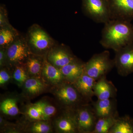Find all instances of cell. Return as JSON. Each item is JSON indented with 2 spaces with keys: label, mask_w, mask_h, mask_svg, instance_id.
<instances>
[{
  "label": "cell",
  "mask_w": 133,
  "mask_h": 133,
  "mask_svg": "<svg viewBox=\"0 0 133 133\" xmlns=\"http://www.w3.org/2000/svg\"><path fill=\"white\" fill-rule=\"evenodd\" d=\"M115 52V66L118 74L126 77L133 73V43Z\"/></svg>",
  "instance_id": "cell-8"
},
{
  "label": "cell",
  "mask_w": 133,
  "mask_h": 133,
  "mask_svg": "<svg viewBox=\"0 0 133 133\" xmlns=\"http://www.w3.org/2000/svg\"><path fill=\"white\" fill-rule=\"evenodd\" d=\"M37 102L42 109L44 120L50 121L56 113V108L48 101L42 100Z\"/></svg>",
  "instance_id": "cell-25"
},
{
  "label": "cell",
  "mask_w": 133,
  "mask_h": 133,
  "mask_svg": "<svg viewBox=\"0 0 133 133\" xmlns=\"http://www.w3.org/2000/svg\"><path fill=\"white\" fill-rule=\"evenodd\" d=\"M94 91V95L99 100L114 98L117 93V90L114 85L107 79L106 76L96 81Z\"/></svg>",
  "instance_id": "cell-15"
},
{
  "label": "cell",
  "mask_w": 133,
  "mask_h": 133,
  "mask_svg": "<svg viewBox=\"0 0 133 133\" xmlns=\"http://www.w3.org/2000/svg\"><path fill=\"white\" fill-rule=\"evenodd\" d=\"M118 116V115L117 114L113 116L98 119L92 133H109Z\"/></svg>",
  "instance_id": "cell-22"
},
{
  "label": "cell",
  "mask_w": 133,
  "mask_h": 133,
  "mask_svg": "<svg viewBox=\"0 0 133 133\" xmlns=\"http://www.w3.org/2000/svg\"><path fill=\"white\" fill-rule=\"evenodd\" d=\"M109 133H133V119L128 115L118 116Z\"/></svg>",
  "instance_id": "cell-19"
},
{
  "label": "cell",
  "mask_w": 133,
  "mask_h": 133,
  "mask_svg": "<svg viewBox=\"0 0 133 133\" xmlns=\"http://www.w3.org/2000/svg\"><path fill=\"white\" fill-rule=\"evenodd\" d=\"M96 80L84 73L74 83L75 87L87 102L91 101L94 95V88Z\"/></svg>",
  "instance_id": "cell-16"
},
{
  "label": "cell",
  "mask_w": 133,
  "mask_h": 133,
  "mask_svg": "<svg viewBox=\"0 0 133 133\" xmlns=\"http://www.w3.org/2000/svg\"><path fill=\"white\" fill-rule=\"evenodd\" d=\"M114 67V59L110 57L109 51L105 50L93 55L85 63L84 73L97 81L106 76Z\"/></svg>",
  "instance_id": "cell-4"
},
{
  "label": "cell",
  "mask_w": 133,
  "mask_h": 133,
  "mask_svg": "<svg viewBox=\"0 0 133 133\" xmlns=\"http://www.w3.org/2000/svg\"><path fill=\"white\" fill-rule=\"evenodd\" d=\"M7 66V57L6 49L1 48L0 49V67L1 69Z\"/></svg>",
  "instance_id": "cell-28"
},
{
  "label": "cell",
  "mask_w": 133,
  "mask_h": 133,
  "mask_svg": "<svg viewBox=\"0 0 133 133\" xmlns=\"http://www.w3.org/2000/svg\"><path fill=\"white\" fill-rule=\"evenodd\" d=\"M17 102V99L14 97L5 98L0 104L1 112L5 115L12 117L18 115L20 111Z\"/></svg>",
  "instance_id": "cell-21"
},
{
  "label": "cell",
  "mask_w": 133,
  "mask_h": 133,
  "mask_svg": "<svg viewBox=\"0 0 133 133\" xmlns=\"http://www.w3.org/2000/svg\"><path fill=\"white\" fill-rule=\"evenodd\" d=\"M84 12L95 22L104 23L111 19L108 0H83Z\"/></svg>",
  "instance_id": "cell-6"
},
{
  "label": "cell",
  "mask_w": 133,
  "mask_h": 133,
  "mask_svg": "<svg viewBox=\"0 0 133 133\" xmlns=\"http://www.w3.org/2000/svg\"><path fill=\"white\" fill-rule=\"evenodd\" d=\"M41 78L49 86H55L65 82L60 69L48 62L45 57Z\"/></svg>",
  "instance_id": "cell-13"
},
{
  "label": "cell",
  "mask_w": 133,
  "mask_h": 133,
  "mask_svg": "<svg viewBox=\"0 0 133 133\" xmlns=\"http://www.w3.org/2000/svg\"><path fill=\"white\" fill-rule=\"evenodd\" d=\"M114 98L99 100L93 103V109L97 119L118 114Z\"/></svg>",
  "instance_id": "cell-17"
},
{
  "label": "cell",
  "mask_w": 133,
  "mask_h": 133,
  "mask_svg": "<svg viewBox=\"0 0 133 133\" xmlns=\"http://www.w3.org/2000/svg\"><path fill=\"white\" fill-rule=\"evenodd\" d=\"M78 133H92L97 119L92 108L85 104L74 109Z\"/></svg>",
  "instance_id": "cell-7"
},
{
  "label": "cell",
  "mask_w": 133,
  "mask_h": 133,
  "mask_svg": "<svg viewBox=\"0 0 133 133\" xmlns=\"http://www.w3.org/2000/svg\"><path fill=\"white\" fill-rule=\"evenodd\" d=\"M9 68L7 67L1 69L0 71V86L3 87L12 80V73L9 71Z\"/></svg>",
  "instance_id": "cell-27"
},
{
  "label": "cell",
  "mask_w": 133,
  "mask_h": 133,
  "mask_svg": "<svg viewBox=\"0 0 133 133\" xmlns=\"http://www.w3.org/2000/svg\"><path fill=\"white\" fill-rule=\"evenodd\" d=\"M49 86L42 78L29 77L22 87V94L26 98H33L46 90Z\"/></svg>",
  "instance_id": "cell-12"
},
{
  "label": "cell",
  "mask_w": 133,
  "mask_h": 133,
  "mask_svg": "<svg viewBox=\"0 0 133 133\" xmlns=\"http://www.w3.org/2000/svg\"><path fill=\"white\" fill-rule=\"evenodd\" d=\"M85 63L77 57L60 69L65 82L73 84L84 73Z\"/></svg>",
  "instance_id": "cell-14"
},
{
  "label": "cell",
  "mask_w": 133,
  "mask_h": 133,
  "mask_svg": "<svg viewBox=\"0 0 133 133\" xmlns=\"http://www.w3.org/2000/svg\"><path fill=\"white\" fill-rule=\"evenodd\" d=\"M76 57L70 49L64 45L54 46L46 56L48 62L59 69L68 64Z\"/></svg>",
  "instance_id": "cell-10"
},
{
  "label": "cell",
  "mask_w": 133,
  "mask_h": 133,
  "mask_svg": "<svg viewBox=\"0 0 133 133\" xmlns=\"http://www.w3.org/2000/svg\"><path fill=\"white\" fill-rule=\"evenodd\" d=\"M0 25H1V28L10 25L8 22L6 12H5V11L3 10V9H1V13H0Z\"/></svg>",
  "instance_id": "cell-29"
},
{
  "label": "cell",
  "mask_w": 133,
  "mask_h": 133,
  "mask_svg": "<svg viewBox=\"0 0 133 133\" xmlns=\"http://www.w3.org/2000/svg\"><path fill=\"white\" fill-rule=\"evenodd\" d=\"M74 109H64L62 114L55 119L53 127L57 132H78Z\"/></svg>",
  "instance_id": "cell-11"
},
{
  "label": "cell",
  "mask_w": 133,
  "mask_h": 133,
  "mask_svg": "<svg viewBox=\"0 0 133 133\" xmlns=\"http://www.w3.org/2000/svg\"><path fill=\"white\" fill-rule=\"evenodd\" d=\"M12 80L19 88H22L29 78L24 64L16 65L13 68Z\"/></svg>",
  "instance_id": "cell-24"
},
{
  "label": "cell",
  "mask_w": 133,
  "mask_h": 133,
  "mask_svg": "<svg viewBox=\"0 0 133 133\" xmlns=\"http://www.w3.org/2000/svg\"><path fill=\"white\" fill-rule=\"evenodd\" d=\"M45 56L31 54L24 63L29 77L41 78Z\"/></svg>",
  "instance_id": "cell-18"
},
{
  "label": "cell",
  "mask_w": 133,
  "mask_h": 133,
  "mask_svg": "<svg viewBox=\"0 0 133 133\" xmlns=\"http://www.w3.org/2000/svg\"><path fill=\"white\" fill-rule=\"evenodd\" d=\"M30 52L33 55L46 56L55 45L52 38L38 25H34L29 29L26 38Z\"/></svg>",
  "instance_id": "cell-2"
},
{
  "label": "cell",
  "mask_w": 133,
  "mask_h": 133,
  "mask_svg": "<svg viewBox=\"0 0 133 133\" xmlns=\"http://www.w3.org/2000/svg\"><path fill=\"white\" fill-rule=\"evenodd\" d=\"M26 113L27 117L31 121L44 120L42 109L37 102L29 106Z\"/></svg>",
  "instance_id": "cell-26"
},
{
  "label": "cell",
  "mask_w": 133,
  "mask_h": 133,
  "mask_svg": "<svg viewBox=\"0 0 133 133\" xmlns=\"http://www.w3.org/2000/svg\"><path fill=\"white\" fill-rule=\"evenodd\" d=\"M53 126L49 121H31L26 128V131L32 133H50L53 132Z\"/></svg>",
  "instance_id": "cell-23"
},
{
  "label": "cell",
  "mask_w": 133,
  "mask_h": 133,
  "mask_svg": "<svg viewBox=\"0 0 133 133\" xmlns=\"http://www.w3.org/2000/svg\"><path fill=\"white\" fill-rule=\"evenodd\" d=\"M50 92L64 109H74L85 101L73 84L64 82L52 87Z\"/></svg>",
  "instance_id": "cell-3"
},
{
  "label": "cell",
  "mask_w": 133,
  "mask_h": 133,
  "mask_svg": "<svg viewBox=\"0 0 133 133\" xmlns=\"http://www.w3.org/2000/svg\"><path fill=\"white\" fill-rule=\"evenodd\" d=\"M7 66L9 68L24 64L32 53L27 44L26 38L18 37L6 48Z\"/></svg>",
  "instance_id": "cell-5"
},
{
  "label": "cell",
  "mask_w": 133,
  "mask_h": 133,
  "mask_svg": "<svg viewBox=\"0 0 133 133\" xmlns=\"http://www.w3.org/2000/svg\"><path fill=\"white\" fill-rule=\"evenodd\" d=\"M131 22L110 19L104 24L100 44L105 49L116 51L133 43V25Z\"/></svg>",
  "instance_id": "cell-1"
},
{
  "label": "cell",
  "mask_w": 133,
  "mask_h": 133,
  "mask_svg": "<svg viewBox=\"0 0 133 133\" xmlns=\"http://www.w3.org/2000/svg\"><path fill=\"white\" fill-rule=\"evenodd\" d=\"M16 30L11 25L1 27L0 29V47L6 49L18 37Z\"/></svg>",
  "instance_id": "cell-20"
},
{
  "label": "cell",
  "mask_w": 133,
  "mask_h": 133,
  "mask_svg": "<svg viewBox=\"0 0 133 133\" xmlns=\"http://www.w3.org/2000/svg\"><path fill=\"white\" fill-rule=\"evenodd\" d=\"M111 19L133 20V0H108Z\"/></svg>",
  "instance_id": "cell-9"
}]
</instances>
